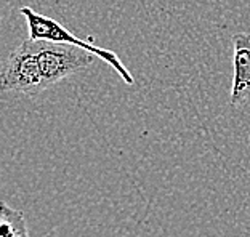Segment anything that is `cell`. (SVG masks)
I'll return each instance as SVG.
<instances>
[{
    "mask_svg": "<svg viewBox=\"0 0 250 237\" xmlns=\"http://www.w3.org/2000/svg\"><path fill=\"white\" fill-rule=\"evenodd\" d=\"M20 13L24 16V20L27 22L31 40H34V42L43 40V42H53V43H67V45H74V47H79V48L85 50V52L92 53L93 56H96V58L103 59L106 64H109L112 69L121 76V79L127 83V85H133L135 83V79L132 74H130L128 67H125V64L119 59L116 52L92 43L93 42L92 39L76 37L71 31H67L64 26H61L58 21L48 18V16L36 13L31 7H21Z\"/></svg>",
    "mask_w": 250,
    "mask_h": 237,
    "instance_id": "obj_1",
    "label": "cell"
},
{
    "mask_svg": "<svg viewBox=\"0 0 250 237\" xmlns=\"http://www.w3.org/2000/svg\"><path fill=\"white\" fill-rule=\"evenodd\" d=\"M0 87L3 93L15 92L26 97H37L47 90L39 66L36 42L27 39L10 53L0 77Z\"/></svg>",
    "mask_w": 250,
    "mask_h": 237,
    "instance_id": "obj_2",
    "label": "cell"
},
{
    "mask_svg": "<svg viewBox=\"0 0 250 237\" xmlns=\"http://www.w3.org/2000/svg\"><path fill=\"white\" fill-rule=\"evenodd\" d=\"M36 53L45 85L52 87L72 74L92 66L95 56L85 50L67 43L36 42Z\"/></svg>",
    "mask_w": 250,
    "mask_h": 237,
    "instance_id": "obj_3",
    "label": "cell"
},
{
    "mask_svg": "<svg viewBox=\"0 0 250 237\" xmlns=\"http://www.w3.org/2000/svg\"><path fill=\"white\" fill-rule=\"evenodd\" d=\"M232 47H234V77L229 93V104L239 108L250 98V34H234Z\"/></svg>",
    "mask_w": 250,
    "mask_h": 237,
    "instance_id": "obj_4",
    "label": "cell"
},
{
    "mask_svg": "<svg viewBox=\"0 0 250 237\" xmlns=\"http://www.w3.org/2000/svg\"><path fill=\"white\" fill-rule=\"evenodd\" d=\"M0 237H29L24 215L20 210L10 208L5 202H2L0 215Z\"/></svg>",
    "mask_w": 250,
    "mask_h": 237,
    "instance_id": "obj_5",
    "label": "cell"
}]
</instances>
